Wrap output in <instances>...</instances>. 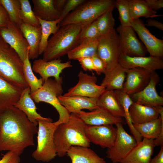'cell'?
<instances>
[{
	"label": "cell",
	"instance_id": "cell-1",
	"mask_svg": "<svg viewBox=\"0 0 163 163\" xmlns=\"http://www.w3.org/2000/svg\"><path fill=\"white\" fill-rule=\"evenodd\" d=\"M37 126L14 106L0 113V151H12L21 155L26 148L34 145Z\"/></svg>",
	"mask_w": 163,
	"mask_h": 163
},
{
	"label": "cell",
	"instance_id": "cell-2",
	"mask_svg": "<svg viewBox=\"0 0 163 163\" xmlns=\"http://www.w3.org/2000/svg\"><path fill=\"white\" fill-rule=\"evenodd\" d=\"M86 125L77 115L71 113L67 122L57 126L54 133L57 155L64 156L72 146L90 147V142L85 133Z\"/></svg>",
	"mask_w": 163,
	"mask_h": 163
},
{
	"label": "cell",
	"instance_id": "cell-3",
	"mask_svg": "<svg viewBox=\"0 0 163 163\" xmlns=\"http://www.w3.org/2000/svg\"><path fill=\"white\" fill-rule=\"evenodd\" d=\"M84 26L71 24L60 27L48 40L43 59L48 61L67 54L79 44L80 35Z\"/></svg>",
	"mask_w": 163,
	"mask_h": 163
},
{
	"label": "cell",
	"instance_id": "cell-4",
	"mask_svg": "<svg viewBox=\"0 0 163 163\" xmlns=\"http://www.w3.org/2000/svg\"><path fill=\"white\" fill-rule=\"evenodd\" d=\"M23 62L16 52L0 35V77L24 89L29 85L24 77Z\"/></svg>",
	"mask_w": 163,
	"mask_h": 163
},
{
	"label": "cell",
	"instance_id": "cell-5",
	"mask_svg": "<svg viewBox=\"0 0 163 163\" xmlns=\"http://www.w3.org/2000/svg\"><path fill=\"white\" fill-rule=\"evenodd\" d=\"M115 2L114 0H86L70 13L59 25L60 27L71 24L86 26L109 9L114 8Z\"/></svg>",
	"mask_w": 163,
	"mask_h": 163
},
{
	"label": "cell",
	"instance_id": "cell-6",
	"mask_svg": "<svg viewBox=\"0 0 163 163\" xmlns=\"http://www.w3.org/2000/svg\"><path fill=\"white\" fill-rule=\"evenodd\" d=\"M62 84L55 79L49 78L43 82L41 88L30 93L31 98L35 102H44L50 104L56 109L59 114V119L54 122L57 126L67 122L70 114L60 104L58 98L63 92Z\"/></svg>",
	"mask_w": 163,
	"mask_h": 163
},
{
	"label": "cell",
	"instance_id": "cell-7",
	"mask_svg": "<svg viewBox=\"0 0 163 163\" xmlns=\"http://www.w3.org/2000/svg\"><path fill=\"white\" fill-rule=\"evenodd\" d=\"M52 121L39 120L37 145L32 155L38 161L48 162L57 155L54 141V133L58 126Z\"/></svg>",
	"mask_w": 163,
	"mask_h": 163
},
{
	"label": "cell",
	"instance_id": "cell-8",
	"mask_svg": "<svg viewBox=\"0 0 163 163\" xmlns=\"http://www.w3.org/2000/svg\"><path fill=\"white\" fill-rule=\"evenodd\" d=\"M120 54L119 36L114 28L100 37L97 55L105 64V72L111 70L119 64Z\"/></svg>",
	"mask_w": 163,
	"mask_h": 163
},
{
	"label": "cell",
	"instance_id": "cell-9",
	"mask_svg": "<svg viewBox=\"0 0 163 163\" xmlns=\"http://www.w3.org/2000/svg\"><path fill=\"white\" fill-rule=\"evenodd\" d=\"M115 125L117 129L116 139L112 147L107 149V157L113 163H120L137 143L133 136L125 131L123 123H117Z\"/></svg>",
	"mask_w": 163,
	"mask_h": 163
},
{
	"label": "cell",
	"instance_id": "cell-10",
	"mask_svg": "<svg viewBox=\"0 0 163 163\" xmlns=\"http://www.w3.org/2000/svg\"><path fill=\"white\" fill-rule=\"evenodd\" d=\"M121 53L131 57L144 56L147 51L137 38L131 27L119 25L117 28Z\"/></svg>",
	"mask_w": 163,
	"mask_h": 163
},
{
	"label": "cell",
	"instance_id": "cell-11",
	"mask_svg": "<svg viewBox=\"0 0 163 163\" xmlns=\"http://www.w3.org/2000/svg\"><path fill=\"white\" fill-rule=\"evenodd\" d=\"M78 76V83L69 89L63 96H80L97 98L106 89L104 87L97 84V78L94 75H89L80 71Z\"/></svg>",
	"mask_w": 163,
	"mask_h": 163
},
{
	"label": "cell",
	"instance_id": "cell-12",
	"mask_svg": "<svg viewBox=\"0 0 163 163\" xmlns=\"http://www.w3.org/2000/svg\"><path fill=\"white\" fill-rule=\"evenodd\" d=\"M72 67L70 61L62 62L60 58L48 61L40 59L34 61L32 68V70L40 75L43 82L53 77L56 81L62 84V78L60 74L65 69Z\"/></svg>",
	"mask_w": 163,
	"mask_h": 163
},
{
	"label": "cell",
	"instance_id": "cell-13",
	"mask_svg": "<svg viewBox=\"0 0 163 163\" xmlns=\"http://www.w3.org/2000/svg\"><path fill=\"white\" fill-rule=\"evenodd\" d=\"M131 27L145 46L150 56L162 59L163 40L153 35L140 18L131 20Z\"/></svg>",
	"mask_w": 163,
	"mask_h": 163
},
{
	"label": "cell",
	"instance_id": "cell-14",
	"mask_svg": "<svg viewBox=\"0 0 163 163\" xmlns=\"http://www.w3.org/2000/svg\"><path fill=\"white\" fill-rule=\"evenodd\" d=\"M85 133L90 142L99 145L103 148L108 149L112 147L114 144L117 129L111 125H87Z\"/></svg>",
	"mask_w": 163,
	"mask_h": 163
},
{
	"label": "cell",
	"instance_id": "cell-15",
	"mask_svg": "<svg viewBox=\"0 0 163 163\" xmlns=\"http://www.w3.org/2000/svg\"><path fill=\"white\" fill-rule=\"evenodd\" d=\"M160 80L159 75L155 71L152 72L147 86L140 91L129 95L133 102L154 107L162 106L163 97L158 94L156 90V86Z\"/></svg>",
	"mask_w": 163,
	"mask_h": 163
},
{
	"label": "cell",
	"instance_id": "cell-16",
	"mask_svg": "<svg viewBox=\"0 0 163 163\" xmlns=\"http://www.w3.org/2000/svg\"><path fill=\"white\" fill-rule=\"evenodd\" d=\"M0 35L23 61L28 55L29 47L20 28L11 22L8 27L0 28Z\"/></svg>",
	"mask_w": 163,
	"mask_h": 163
},
{
	"label": "cell",
	"instance_id": "cell-17",
	"mask_svg": "<svg viewBox=\"0 0 163 163\" xmlns=\"http://www.w3.org/2000/svg\"><path fill=\"white\" fill-rule=\"evenodd\" d=\"M125 71L126 76L123 89L129 95L143 90L149 83L152 72L140 68L125 69Z\"/></svg>",
	"mask_w": 163,
	"mask_h": 163
},
{
	"label": "cell",
	"instance_id": "cell-18",
	"mask_svg": "<svg viewBox=\"0 0 163 163\" xmlns=\"http://www.w3.org/2000/svg\"><path fill=\"white\" fill-rule=\"evenodd\" d=\"M119 64L125 69L140 68L153 72L163 68L162 59L151 56L131 57L121 53Z\"/></svg>",
	"mask_w": 163,
	"mask_h": 163
},
{
	"label": "cell",
	"instance_id": "cell-19",
	"mask_svg": "<svg viewBox=\"0 0 163 163\" xmlns=\"http://www.w3.org/2000/svg\"><path fill=\"white\" fill-rule=\"evenodd\" d=\"M87 125L100 126L124 123L121 117L113 116L104 110L98 107L89 112L82 110L76 113Z\"/></svg>",
	"mask_w": 163,
	"mask_h": 163
},
{
	"label": "cell",
	"instance_id": "cell-20",
	"mask_svg": "<svg viewBox=\"0 0 163 163\" xmlns=\"http://www.w3.org/2000/svg\"><path fill=\"white\" fill-rule=\"evenodd\" d=\"M155 146L153 140L143 138L120 163H149Z\"/></svg>",
	"mask_w": 163,
	"mask_h": 163
},
{
	"label": "cell",
	"instance_id": "cell-21",
	"mask_svg": "<svg viewBox=\"0 0 163 163\" xmlns=\"http://www.w3.org/2000/svg\"><path fill=\"white\" fill-rule=\"evenodd\" d=\"M58 98L60 104L70 113H76L83 109L91 111L98 108L97 104V98L61 95L58 96Z\"/></svg>",
	"mask_w": 163,
	"mask_h": 163
},
{
	"label": "cell",
	"instance_id": "cell-22",
	"mask_svg": "<svg viewBox=\"0 0 163 163\" xmlns=\"http://www.w3.org/2000/svg\"><path fill=\"white\" fill-rule=\"evenodd\" d=\"M24 89L0 77V113L14 106Z\"/></svg>",
	"mask_w": 163,
	"mask_h": 163
},
{
	"label": "cell",
	"instance_id": "cell-23",
	"mask_svg": "<svg viewBox=\"0 0 163 163\" xmlns=\"http://www.w3.org/2000/svg\"><path fill=\"white\" fill-rule=\"evenodd\" d=\"M30 93L29 86L24 89L19 100L14 106L22 111L29 120L37 126L39 120L52 121L51 119L43 117L37 112V107Z\"/></svg>",
	"mask_w": 163,
	"mask_h": 163
},
{
	"label": "cell",
	"instance_id": "cell-24",
	"mask_svg": "<svg viewBox=\"0 0 163 163\" xmlns=\"http://www.w3.org/2000/svg\"><path fill=\"white\" fill-rule=\"evenodd\" d=\"M66 154L70 158L72 163H106L104 158L88 147L72 146Z\"/></svg>",
	"mask_w": 163,
	"mask_h": 163
},
{
	"label": "cell",
	"instance_id": "cell-25",
	"mask_svg": "<svg viewBox=\"0 0 163 163\" xmlns=\"http://www.w3.org/2000/svg\"><path fill=\"white\" fill-rule=\"evenodd\" d=\"M97 104L98 107L104 110L114 116L124 118L123 110L114 91L105 89L97 98Z\"/></svg>",
	"mask_w": 163,
	"mask_h": 163
},
{
	"label": "cell",
	"instance_id": "cell-26",
	"mask_svg": "<svg viewBox=\"0 0 163 163\" xmlns=\"http://www.w3.org/2000/svg\"><path fill=\"white\" fill-rule=\"evenodd\" d=\"M133 124H140L158 118L159 115L156 107L142 105L134 102L129 110Z\"/></svg>",
	"mask_w": 163,
	"mask_h": 163
},
{
	"label": "cell",
	"instance_id": "cell-27",
	"mask_svg": "<svg viewBox=\"0 0 163 163\" xmlns=\"http://www.w3.org/2000/svg\"><path fill=\"white\" fill-rule=\"evenodd\" d=\"M20 29L29 47V59H37L39 55V49L41 35V27H35L23 23Z\"/></svg>",
	"mask_w": 163,
	"mask_h": 163
},
{
	"label": "cell",
	"instance_id": "cell-28",
	"mask_svg": "<svg viewBox=\"0 0 163 163\" xmlns=\"http://www.w3.org/2000/svg\"><path fill=\"white\" fill-rule=\"evenodd\" d=\"M33 11L36 17L47 21L60 18V12L55 7L54 0H32Z\"/></svg>",
	"mask_w": 163,
	"mask_h": 163
},
{
	"label": "cell",
	"instance_id": "cell-29",
	"mask_svg": "<svg viewBox=\"0 0 163 163\" xmlns=\"http://www.w3.org/2000/svg\"><path fill=\"white\" fill-rule=\"evenodd\" d=\"M101 85L106 89L115 91L123 89L126 74L125 69L119 64L111 70L105 72Z\"/></svg>",
	"mask_w": 163,
	"mask_h": 163
},
{
	"label": "cell",
	"instance_id": "cell-30",
	"mask_svg": "<svg viewBox=\"0 0 163 163\" xmlns=\"http://www.w3.org/2000/svg\"><path fill=\"white\" fill-rule=\"evenodd\" d=\"M114 91L123 110L126 122L129 126L131 133L138 144L142 141L143 138L134 128L129 114L130 107L134 102L130 95L123 89L115 90Z\"/></svg>",
	"mask_w": 163,
	"mask_h": 163
},
{
	"label": "cell",
	"instance_id": "cell-31",
	"mask_svg": "<svg viewBox=\"0 0 163 163\" xmlns=\"http://www.w3.org/2000/svg\"><path fill=\"white\" fill-rule=\"evenodd\" d=\"M133 125L143 138L154 140L163 132V117L159 116L158 118L152 121Z\"/></svg>",
	"mask_w": 163,
	"mask_h": 163
},
{
	"label": "cell",
	"instance_id": "cell-32",
	"mask_svg": "<svg viewBox=\"0 0 163 163\" xmlns=\"http://www.w3.org/2000/svg\"><path fill=\"white\" fill-rule=\"evenodd\" d=\"M98 39L82 42L70 50L67 54L69 60L92 57L97 55Z\"/></svg>",
	"mask_w": 163,
	"mask_h": 163
},
{
	"label": "cell",
	"instance_id": "cell-33",
	"mask_svg": "<svg viewBox=\"0 0 163 163\" xmlns=\"http://www.w3.org/2000/svg\"><path fill=\"white\" fill-rule=\"evenodd\" d=\"M131 20L139 18H153L161 15L157 14V12L151 9L145 0H128Z\"/></svg>",
	"mask_w": 163,
	"mask_h": 163
},
{
	"label": "cell",
	"instance_id": "cell-34",
	"mask_svg": "<svg viewBox=\"0 0 163 163\" xmlns=\"http://www.w3.org/2000/svg\"><path fill=\"white\" fill-rule=\"evenodd\" d=\"M41 28V38L40 43L39 55L43 53L46 48L48 38L50 35L54 34L59 29L60 19L54 21H47L37 18Z\"/></svg>",
	"mask_w": 163,
	"mask_h": 163
},
{
	"label": "cell",
	"instance_id": "cell-35",
	"mask_svg": "<svg viewBox=\"0 0 163 163\" xmlns=\"http://www.w3.org/2000/svg\"><path fill=\"white\" fill-rule=\"evenodd\" d=\"M0 5L6 11L10 22L20 28L23 23L20 17V0H0Z\"/></svg>",
	"mask_w": 163,
	"mask_h": 163
},
{
	"label": "cell",
	"instance_id": "cell-36",
	"mask_svg": "<svg viewBox=\"0 0 163 163\" xmlns=\"http://www.w3.org/2000/svg\"><path fill=\"white\" fill-rule=\"evenodd\" d=\"M23 62V73L24 77L30 89V93H33L41 88L43 82L40 78L38 79L34 75L28 55Z\"/></svg>",
	"mask_w": 163,
	"mask_h": 163
},
{
	"label": "cell",
	"instance_id": "cell-37",
	"mask_svg": "<svg viewBox=\"0 0 163 163\" xmlns=\"http://www.w3.org/2000/svg\"><path fill=\"white\" fill-rule=\"evenodd\" d=\"M21 4L20 17L22 23L33 26L39 27L40 25L35 16L28 0H20Z\"/></svg>",
	"mask_w": 163,
	"mask_h": 163
},
{
	"label": "cell",
	"instance_id": "cell-38",
	"mask_svg": "<svg viewBox=\"0 0 163 163\" xmlns=\"http://www.w3.org/2000/svg\"><path fill=\"white\" fill-rule=\"evenodd\" d=\"M114 8L109 9L96 20L97 27L101 36L114 29L115 21L113 14Z\"/></svg>",
	"mask_w": 163,
	"mask_h": 163
},
{
	"label": "cell",
	"instance_id": "cell-39",
	"mask_svg": "<svg viewBox=\"0 0 163 163\" xmlns=\"http://www.w3.org/2000/svg\"><path fill=\"white\" fill-rule=\"evenodd\" d=\"M119 13V19L120 25L123 26L131 27V21L128 0H115L114 8Z\"/></svg>",
	"mask_w": 163,
	"mask_h": 163
},
{
	"label": "cell",
	"instance_id": "cell-40",
	"mask_svg": "<svg viewBox=\"0 0 163 163\" xmlns=\"http://www.w3.org/2000/svg\"><path fill=\"white\" fill-rule=\"evenodd\" d=\"M101 36L96 20L84 26L80 35L79 43L84 41L98 40Z\"/></svg>",
	"mask_w": 163,
	"mask_h": 163
},
{
	"label": "cell",
	"instance_id": "cell-41",
	"mask_svg": "<svg viewBox=\"0 0 163 163\" xmlns=\"http://www.w3.org/2000/svg\"><path fill=\"white\" fill-rule=\"evenodd\" d=\"M85 0H68L63 8L60 12V22L63 20L72 10H74L85 2Z\"/></svg>",
	"mask_w": 163,
	"mask_h": 163
},
{
	"label": "cell",
	"instance_id": "cell-42",
	"mask_svg": "<svg viewBox=\"0 0 163 163\" xmlns=\"http://www.w3.org/2000/svg\"><path fill=\"white\" fill-rule=\"evenodd\" d=\"M20 155L14 152L8 151L3 155L0 160V163H20Z\"/></svg>",
	"mask_w": 163,
	"mask_h": 163
},
{
	"label": "cell",
	"instance_id": "cell-43",
	"mask_svg": "<svg viewBox=\"0 0 163 163\" xmlns=\"http://www.w3.org/2000/svg\"><path fill=\"white\" fill-rule=\"evenodd\" d=\"M92 59L95 68V71L98 75L104 73L106 70L105 64L97 55L92 56Z\"/></svg>",
	"mask_w": 163,
	"mask_h": 163
},
{
	"label": "cell",
	"instance_id": "cell-44",
	"mask_svg": "<svg viewBox=\"0 0 163 163\" xmlns=\"http://www.w3.org/2000/svg\"><path fill=\"white\" fill-rule=\"evenodd\" d=\"M81 67L85 71H95L91 57H87L80 58L77 59Z\"/></svg>",
	"mask_w": 163,
	"mask_h": 163
},
{
	"label": "cell",
	"instance_id": "cell-45",
	"mask_svg": "<svg viewBox=\"0 0 163 163\" xmlns=\"http://www.w3.org/2000/svg\"><path fill=\"white\" fill-rule=\"evenodd\" d=\"M10 23L6 11L0 5V28L8 27Z\"/></svg>",
	"mask_w": 163,
	"mask_h": 163
},
{
	"label": "cell",
	"instance_id": "cell-46",
	"mask_svg": "<svg viewBox=\"0 0 163 163\" xmlns=\"http://www.w3.org/2000/svg\"><path fill=\"white\" fill-rule=\"evenodd\" d=\"M148 6L152 10L155 11L163 7V0H145Z\"/></svg>",
	"mask_w": 163,
	"mask_h": 163
},
{
	"label": "cell",
	"instance_id": "cell-47",
	"mask_svg": "<svg viewBox=\"0 0 163 163\" xmlns=\"http://www.w3.org/2000/svg\"><path fill=\"white\" fill-rule=\"evenodd\" d=\"M148 27H154L161 30H163V24L160 22L154 19H148L145 24Z\"/></svg>",
	"mask_w": 163,
	"mask_h": 163
},
{
	"label": "cell",
	"instance_id": "cell-48",
	"mask_svg": "<svg viewBox=\"0 0 163 163\" xmlns=\"http://www.w3.org/2000/svg\"><path fill=\"white\" fill-rule=\"evenodd\" d=\"M158 154L150 159L149 163H163V146H161Z\"/></svg>",
	"mask_w": 163,
	"mask_h": 163
},
{
	"label": "cell",
	"instance_id": "cell-49",
	"mask_svg": "<svg viewBox=\"0 0 163 163\" xmlns=\"http://www.w3.org/2000/svg\"><path fill=\"white\" fill-rule=\"evenodd\" d=\"M67 1V0H54V4L57 9L61 12Z\"/></svg>",
	"mask_w": 163,
	"mask_h": 163
}]
</instances>
